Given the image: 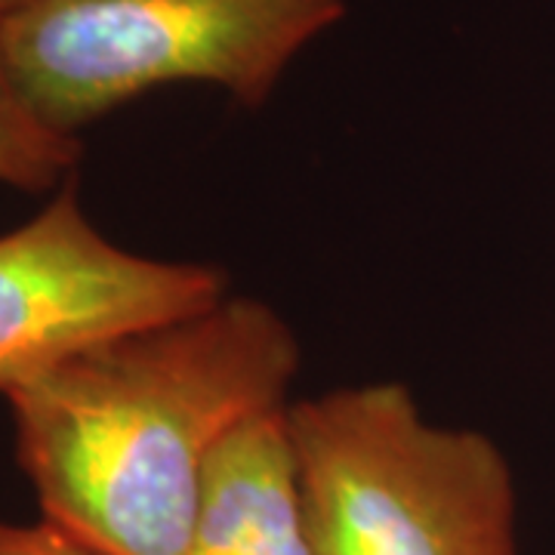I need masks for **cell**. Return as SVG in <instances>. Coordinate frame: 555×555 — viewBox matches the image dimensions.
Segmentation results:
<instances>
[{
    "mask_svg": "<svg viewBox=\"0 0 555 555\" xmlns=\"http://www.w3.org/2000/svg\"><path fill=\"white\" fill-rule=\"evenodd\" d=\"M299 343L272 306L225 297L87 346L10 392L40 513L102 555H185L219 448L287 408Z\"/></svg>",
    "mask_w": 555,
    "mask_h": 555,
    "instance_id": "obj_1",
    "label": "cell"
},
{
    "mask_svg": "<svg viewBox=\"0 0 555 555\" xmlns=\"http://www.w3.org/2000/svg\"><path fill=\"white\" fill-rule=\"evenodd\" d=\"M284 416L312 555H518L503 451L429 423L408 386L337 389Z\"/></svg>",
    "mask_w": 555,
    "mask_h": 555,
    "instance_id": "obj_2",
    "label": "cell"
},
{
    "mask_svg": "<svg viewBox=\"0 0 555 555\" xmlns=\"http://www.w3.org/2000/svg\"><path fill=\"white\" fill-rule=\"evenodd\" d=\"M346 0H16L0 62L22 100L78 137L164 83H214L262 105Z\"/></svg>",
    "mask_w": 555,
    "mask_h": 555,
    "instance_id": "obj_3",
    "label": "cell"
},
{
    "mask_svg": "<svg viewBox=\"0 0 555 555\" xmlns=\"http://www.w3.org/2000/svg\"><path fill=\"white\" fill-rule=\"evenodd\" d=\"M229 294L214 266L130 254L83 214L75 185L0 235V396L102 339L192 315Z\"/></svg>",
    "mask_w": 555,
    "mask_h": 555,
    "instance_id": "obj_4",
    "label": "cell"
},
{
    "mask_svg": "<svg viewBox=\"0 0 555 555\" xmlns=\"http://www.w3.org/2000/svg\"><path fill=\"white\" fill-rule=\"evenodd\" d=\"M284 414L259 416L219 448L185 555H312Z\"/></svg>",
    "mask_w": 555,
    "mask_h": 555,
    "instance_id": "obj_5",
    "label": "cell"
},
{
    "mask_svg": "<svg viewBox=\"0 0 555 555\" xmlns=\"http://www.w3.org/2000/svg\"><path fill=\"white\" fill-rule=\"evenodd\" d=\"M80 158L78 137L60 133L22 100L0 62V185L53 192Z\"/></svg>",
    "mask_w": 555,
    "mask_h": 555,
    "instance_id": "obj_6",
    "label": "cell"
},
{
    "mask_svg": "<svg viewBox=\"0 0 555 555\" xmlns=\"http://www.w3.org/2000/svg\"><path fill=\"white\" fill-rule=\"evenodd\" d=\"M0 555H102L62 531L60 525L40 518L35 525H16L0 518Z\"/></svg>",
    "mask_w": 555,
    "mask_h": 555,
    "instance_id": "obj_7",
    "label": "cell"
},
{
    "mask_svg": "<svg viewBox=\"0 0 555 555\" xmlns=\"http://www.w3.org/2000/svg\"><path fill=\"white\" fill-rule=\"evenodd\" d=\"M13 7H16V0H0V22H3V16H7Z\"/></svg>",
    "mask_w": 555,
    "mask_h": 555,
    "instance_id": "obj_8",
    "label": "cell"
}]
</instances>
